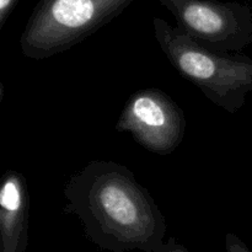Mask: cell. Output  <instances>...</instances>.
I'll list each match as a JSON object with an SVG mask.
<instances>
[{"mask_svg": "<svg viewBox=\"0 0 252 252\" xmlns=\"http://www.w3.org/2000/svg\"><path fill=\"white\" fill-rule=\"evenodd\" d=\"M64 198V212L78 217L101 250L160 252L166 243L164 214L125 165L93 160L71 175Z\"/></svg>", "mask_w": 252, "mask_h": 252, "instance_id": "6da1fadb", "label": "cell"}, {"mask_svg": "<svg viewBox=\"0 0 252 252\" xmlns=\"http://www.w3.org/2000/svg\"><path fill=\"white\" fill-rule=\"evenodd\" d=\"M153 27L160 48L180 75L226 112L234 115L244 107L252 91L251 57L202 46L160 17H154Z\"/></svg>", "mask_w": 252, "mask_h": 252, "instance_id": "7a4b0ae2", "label": "cell"}, {"mask_svg": "<svg viewBox=\"0 0 252 252\" xmlns=\"http://www.w3.org/2000/svg\"><path fill=\"white\" fill-rule=\"evenodd\" d=\"M134 0H39L20 36L26 58L68 51L122 14Z\"/></svg>", "mask_w": 252, "mask_h": 252, "instance_id": "3957f363", "label": "cell"}, {"mask_svg": "<svg viewBox=\"0 0 252 252\" xmlns=\"http://www.w3.org/2000/svg\"><path fill=\"white\" fill-rule=\"evenodd\" d=\"M177 29L197 43L220 52H240L252 44V7L218 0H159Z\"/></svg>", "mask_w": 252, "mask_h": 252, "instance_id": "277c9868", "label": "cell"}, {"mask_svg": "<svg viewBox=\"0 0 252 252\" xmlns=\"http://www.w3.org/2000/svg\"><path fill=\"white\" fill-rule=\"evenodd\" d=\"M116 130L127 132L144 149L169 155L179 148L186 132L184 111L158 89H143L129 96Z\"/></svg>", "mask_w": 252, "mask_h": 252, "instance_id": "5b68a950", "label": "cell"}, {"mask_svg": "<svg viewBox=\"0 0 252 252\" xmlns=\"http://www.w3.org/2000/svg\"><path fill=\"white\" fill-rule=\"evenodd\" d=\"M29 228L26 180L20 172L7 170L0 185V252H26Z\"/></svg>", "mask_w": 252, "mask_h": 252, "instance_id": "8992f818", "label": "cell"}, {"mask_svg": "<svg viewBox=\"0 0 252 252\" xmlns=\"http://www.w3.org/2000/svg\"><path fill=\"white\" fill-rule=\"evenodd\" d=\"M225 251L226 252H251L246 244L235 234L228 233L225 235Z\"/></svg>", "mask_w": 252, "mask_h": 252, "instance_id": "52a82bcc", "label": "cell"}, {"mask_svg": "<svg viewBox=\"0 0 252 252\" xmlns=\"http://www.w3.org/2000/svg\"><path fill=\"white\" fill-rule=\"evenodd\" d=\"M17 2L19 0H0V30L6 24Z\"/></svg>", "mask_w": 252, "mask_h": 252, "instance_id": "ba28073f", "label": "cell"}, {"mask_svg": "<svg viewBox=\"0 0 252 252\" xmlns=\"http://www.w3.org/2000/svg\"><path fill=\"white\" fill-rule=\"evenodd\" d=\"M160 252H189V251H187V249L185 248L182 244H180L176 239L170 238L169 240L165 243L164 248L161 249V251Z\"/></svg>", "mask_w": 252, "mask_h": 252, "instance_id": "9c48e42d", "label": "cell"}]
</instances>
